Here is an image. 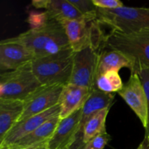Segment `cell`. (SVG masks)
Instances as JSON below:
<instances>
[{"mask_svg": "<svg viewBox=\"0 0 149 149\" xmlns=\"http://www.w3.org/2000/svg\"><path fill=\"white\" fill-rule=\"evenodd\" d=\"M111 139V137L107 132H103L89 141L83 149H103Z\"/></svg>", "mask_w": 149, "mask_h": 149, "instance_id": "cell-24", "label": "cell"}, {"mask_svg": "<svg viewBox=\"0 0 149 149\" xmlns=\"http://www.w3.org/2000/svg\"><path fill=\"white\" fill-rule=\"evenodd\" d=\"M98 60L99 52L90 47L76 52L69 84L93 90Z\"/></svg>", "mask_w": 149, "mask_h": 149, "instance_id": "cell-6", "label": "cell"}, {"mask_svg": "<svg viewBox=\"0 0 149 149\" xmlns=\"http://www.w3.org/2000/svg\"><path fill=\"white\" fill-rule=\"evenodd\" d=\"M142 143L143 144L144 149H149V138L144 137V139Z\"/></svg>", "mask_w": 149, "mask_h": 149, "instance_id": "cell-27", "label": "cell"}, {"mask_svg": "<svg viewBox=\"0 0 149 149\" xmlns=\"http://www.w3.org/2000/svg\"><path fill=\"white\" fill-rule=\"evenodd\" d=\"M35 59L30 50L24 45L9 39L0 42V71L1 73L14 71Z\"/></svg>", "mask_w": 149, "mask_h": 149, "instance_id": "cell-9", "label": "cell"}, {"mask_svg": "<svg viewBox=\"0 0 149 149\" xmlns=\"http://www.w3.org/2000/svg\"><path fill=\"white\" fill-rule=\"evenodd\" d=\"M23 110V101L0 100V142L20 121Z\"/></svg>", "mask_w": 149, "mask_h": 149, "instance_id": "cell-18", "label": "cell"}, {"mask_svg": "<svg viewBox=\"0 0 149 149\" xmlns=\"http://www.w3.org/2000/svg\"><path fill=\"white\" fill-rule=\"evenodd\" d=\"M111 108L100 110L95 113L83 127L82 142L86 144L100 134L106 132V121Z\"/></svg>", "mask_w": 149, "mask_h": 149, "instance_id": "cell-19", "label": "cell"}, {"mask_svg": "<svg viewBox=\"0 0 149 149\" xmlns=\"http://www.w3.org/2000/svg\"><path fill=\"white\" fill-rule=\"evenodd\" d=\"M31 4L35 8L45 10L60 23L65 20L85 18L68 0H33Z\"/></svg>", "mask_w": 149, "mask_h": 149, "instance_id": "cell-16", "label": "cell"}, {"mask_svg": "<svg viewBox=\"0 0 149 149\" xmlns=\"http://www.w3.org/2000/svg\"><path fill=\"white\" fill-rule=\"evenodd\" d=\"M115 93H106L97 89H93L90 97L82 108L79 130L77 141L71 149H83L84 145L82 142L83 127L86 122L97 111L107 108H111L114 101Z\"/></svg>", "mask_w": 149, "mask_h": 149, "instance_id": "cell-12", "label": "cell"}, {"mask_svg": "<svg viewBox=\"0 0 149 149\" xmlns=\"http://www.w3.org/2000/svg\"><path fill=\"white\" fill-rule=\"evenodd\" d=\"M136 149H144L143 144V143H141L140 144L139 146H138V148H137Z\"/></svg>", "mask_w": 149, "mask_h": 149, "instance_id": "cell-28", "label": "cell"}, {"mask_svg": "<svg viewBox=\"0 0 149 149\" xmlns=\"http://www.w3.org/2000/svg\"><path fill=\"white\" fill-rule=\"evenodd\" d=\"M75 7L77 11L81 13L87 20H95L97 18V8L94 5L93 0H68Z\"/></svg>", "mask_w": 149, "mask_h": 149, "instance_id": "cell-21", "label": "cell"}, {"mask_svg": "<svg viewBox=\"0 0 149 149\" xmlns=\"http://www.w3.org/2000/svg\"><path fill=\"white\" fill-rule=\"evenodd\" d=\"M47 145H48V142H45V143H40V144H38V145L27 147V148H17V149H48Z\"/></svg>", "mask_w": 149, "mask_h": 149, "instance_id": "cell-26", "label": "cell"}, {"mask_svg": "<svg viewBox=\"0 0 149 149\" xmlns=\"http://www.w3.org/2000/svg\"><path fill=\"white\" fill-rule=\"evenodd\" d=\"M93 2L97 8L106 10H113L125 6L119 0H93Z\"/></svg>", "mask_w": 149, "mask_h": 149, "instance_id": "cell-25", "label": "cell"}, {"mask_svg": "<svg viewBox=\"0 0 149 149\" xmlns=\"http://www.w3.org/2000/svg\"><path fill=\"white\" fill-rule=\"evenodd\" d=\"M118 94L133 111L146 129L148 124V100L142 81L137 73H131L129 79Z\"/></svg>", "mask_w": 149, "mask_h": 149, "instance_id": "cell-7", "label": "cell"}, {"mask_svg": "<svg viewBox=\"0 0 149 149\" xmlns=\"http://www.w3.org/2000/svg\"><path fill=\"white\" fill-rule=\"evenodd\" d=\"M103 48L120 51L133 58L136 64L149 67V31L131 34L111 31L106 34Z\"/></svg>", "mask_w": 149, "mask_h": 149, "instance_id": "cell-5", "label": "cell"}, {"mask_svg": "<svg viewBox=\"0 0 149 149\" xmlns=\"http://www.w3.org/2000/svg\"><path fill=\"white\" fill-rule=\"evenodd\" d=\"M76 52L71 47L55 54L31 62L33 74L42 85H63L69 84Z\"/></svg>", "mask_w": 149, "mask_h": 149, "instance_id": "cell-2", "label": "cell"}, {"mask_svg": "<svg viewBox=\"0 0 149 149\" xmlns=\"http://www.w3.org/2000/svg\"><path fill=\"white\" fill-rule=\"evenodd\" d=\"M42 84L33 74L31 63L17 69L1 73L0 100L24 101Z\"/></svg>", "mask_w": 149, "mask_h": 149, "instance_id": "cell-4", "label": "cell"}, {"mask_svg": "<svg viewBox=\"0 0 149 149\" xmlns=\"http://www.w3.org/2000/svg\"><path fill=\"white\" fill-rule=\"evenodd\" d=\"M10 39L27 47L35 59L55 54L70 47L63 26L55 19H52L42 27L30 29Z\"/></svg>", "mask_w": 149, "mask_h": 149, "instance_id": "cell-1", "label": "cell"}, {"mask_svg": "<svg viewBox=\"0 0 149 149\" xmlns=\"http://www.w3.org/2000/svg\"><path fill=\"white\" fill-rule=\"evenodd\" d=\"M132 73H137L138 74L146 94L148 100V124L145 129V137L149 138V67L138 63L136 64L135 71Z\"/></svg>", "mask_w": 149, "mask_h": 149, "instance_id": "cell-22", "label": "cell"}, {"mask_svg": "<svg viewBox=\"0 0 149 149\" xmlns=\"http://www.w3.org/2000/svg\"><path fill=\"white\" fill-rule=\"evenodd\" d=\"M52 18L47 11L43 13H36L32 12L29 14L27 22L30 24V29H37L45 26Z\"/></svg>", "mask_w": 149, "mask_h": 149, "instance_id": "cell-23", "label": "cell"}, {"mask_svg": "<svg viewBox=\"0 0 149 149\" xmlns=\"http://www.w3.org/2000/svg\"><path fill=\"white\" fill-rule=\"evenodd\" d=\"M96 20L119 33H139L149 31V8L125 6L113 10L97 8Z\"/></svg>", "mask_w": 149, "mask_h": 149, "instance_id": "cell-3", "label": "cell"}, {"mask_svg": "<svg viewBox=\"0 0 149 149\" xmlns=\"http://www.w3.org/2000/svg\"><path fill=\"white\" fill-rule=\"evenodd\" d=\"M93 90L79 87L72 84L65 85L59 100L60 118L65 119L83 108Z\"/></svg>", "mask_w": 149, "mask_h": 149, "instance_id": "cell-14", "label": "cell"}, {"mask_svg": "<svg viewBox=\"0 0 149 149\" xmlns=\"http://www.w3.org/2000/svg\"><path fill=\"white\" fill-rule=\"evenodd\" d=\"M64 86L42 85L24 100V110L20 120L46 111L59 103Z\"/></svg>", "mask_w": 149, "mask_h": 149, "instance_id": "cell-8", "label": "cell"}, {"mask_svg": "<svg viewBox=\"0 0 149 149\" xmlns=\"http://www.w3.org/2000/svg\"><path fill=\"white\" fill-rule=\"evenodd\" d=\"M93 21V20H92ZM92 21L86 18L65 20L61 22L68 37L69 45L75 52L92 45Z\"/></svg>", "mask_w": 149, "mask_h": 149, "instance_id": "cell-13", "label": "cell"}, {"mask_svg": "<svg viewBox=\"0 0 149 149\" xmlns=\"http://www.w3.org/2000/svg\"><path fill=\"white\" fill-rule=\"evenodd\" d=\"M135 66L136 62L130 56L116 49L106 48V49L99 52L96 77L109 71H115L119 72L122 68H129L132 73L135 71Z\"/></svg>", "mask_w": 149, "mask_h": 149, "instance_id": "cell-15", "label": "cell"}, {"mask_svg": "<svg viewBox=\"0 0 149 149\" xmlns=\"http://www.w3.org/2000/svg\"><path fill=\"white\" fill-rule=\"evenodd\" d=\"M82 109L61 119L56 130L48 141V149H71L77 141Z\"/></svg>", "mask_w": 149, "mask_h": 149, "instance_id": "cell-11", "label": "cell"}, {"mask_svg": "<svg viewBox=\"0 0 149 149\" xmlns=\"http://www.w3.org/2000/svg\"><path fill=\"white\" fill-rule=\"evenodd\" d=\"M123 86L119 72L111 71L97 76L94 88L106 93H118Z\"/></svg>", "mask_w": 149, "mask_h": 149, "instance_id": "cell-20", "label": "cell"}, {"mask_svg": "<svg viewBox=\"0 0 149 149\" xmlns=\"http://www.w3.org/2000/svg\"><path fill=\"white\" fill-rule=\"evenodd\" d=\"M60 111L61 109L59 104H58L46 111L20 120L10 130L3 141L0 142V149L6 148L14 144L22 138L39 127L48 119L57 115H60Z\"/></svg>", "mask_w": 149, "mask_h": 149, "instance_id": "cell-10", "label": "cell"}, {"mask_svg": "<svg viewBox=\"0 0 149 149\" xmlns=\"http://www.w3.org/2000/svg\"><path fill=\"white\" fill-rule=\"evenodd\" d=\"M61 121L60 115L53 116L45 122L43 125L35 130L34 131L22 138L14 144L3 149H17L27 148L32 146L38 145L42 143L48 142Z\"/></svg>", "mask_w": 149, "mask_h": 149, "instance_id": "cell-17", "label": "cell"}]
</instances>
